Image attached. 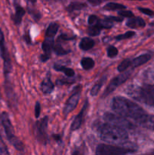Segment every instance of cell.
<instances>
[{"instance_id":"cell-16","label":"cell","mask_w":154,"mask_h":155,"mask_svg":"<svg viewBox=\"0 0 154 155\" xmlns=\"http://www.w3.org/2000/svg\"><path fill=\"white\" fill-rule=\"evenodd\" d=\"M146 25V23L143 21L142 18H129L128 21H126V26L129 28L131 29H137L140 28V27H143Z\"/></svg>"},{"instance_id":"cell-21","label":"cell","mask_w":154,"mask_h":155,"mask_svg":"<svg viewBox=\"0 0 154 155\" xmlns=\"http://www.w3.org/2000/svg\"><path fill=\"white\" fill-rule=\"evenodd\" d=\"M54 69L56 71H60V72H63L65 75L66 76L69 78H71V77H73L74 75H75V71L74 70H72V68H67L66 66H63V65L60 64H55L54 65Z\"/></svg>"},{"instance_id":"cell-2","label":"cell","mask_w":154,"mask_h":155,"mask_svg":"<svg viewBox=\"0 0 154 155\" xmlns=\"http://www.w3.org/2000/svg\"><path fill=\"white\" fill-rule=\"evenodd\" d=\"M98 132L101 140L107 143H124L128 139L127 130L107 123L100 124Z\"/></svg>"},{"instance_id":"cell-19","label":"cell","mask_w":154,"mask_h":155,"mask_svg":"<svg viewBox=\"0 0 154 155\" xmlns=\"http://www.w3.org/2000/svg\"><path fill=\"white\" fill-rule=\"evenodd\" d=\"M53 51H54V53H55L57 55H60V56L65 55V54L70 52V49L64 48V47L62 45V41L60 40L59 39H57V42H56V44H54Z\"/></svg>"},{"instance_id":"cell-8","label":"cell","mask_w":154,"mask_h":155,"mask_svg":"<svg viewBox=\"0 0 154 155\" xmlns=\"http://www.w3.org/2000/svg\"><path fill=\"white\" fill-rule=\"evenodd\" d=\"M48 117H44L41 120H38L34 125V135L36 139L40 143L46 145L48 142V135H47V128H48Z\"/></svg>"},{"instance_id":"cell-43","label":"cell","mask_w":154,"mask_h":155,"mask_svg":"<svg viewBox=\"0 0 154 155\" xmlns=\"http://www.w3.org/2000/svg\"><path fill=\"white\" fill-rule=\"evenodd\" d=\"M2 98V93H1V90H0V99Z\"/></svg>"},{"instance_id":"cell-39","label":"cell","mask_w":154,"mask_h":155,"mask_svg":"<svg viewBox=\"0 0 154 155\" xmlns=\"http://www.w3.org/2000/svg\"><path fill=\"white\" fill-rule=\"evenodd\" d=\"M88 2L91 4L92 5H98L101 4L103 1H101V0H88Z\"/></svg>"},{"instance_id":"cell-32","label":"cell","mask_w":154,"mask_h":155,"mask_svg":"<svg viewBox=\"0 0 154 155\" xmlns=\"http://www.w3.org/2000/svg\"><path fill=\"white\" fill-rule=\"evenodd\" d=\"M99 20L100 19L98 18V17H97L96 15H91L88 17V24L90 26L96 25V24L98 23V21H99Z\"/></svg>"},{"instance_id":"cell-38","label":"cell","mask_w":154,"mask_h":155,"mask_svg":"<svg viewBox=\"0 0 154 155\" xmlns=\"http://www.w3.org/2000/svg\"><path fill=\"white\" fill-rule=\"evenodd\" d=\"M71 155H85V150L83 149L82 147H79V148H75V149L72 151Z\"/></svg>"},{"instance_id":"cell-26","label":"cell","mask_w":154,"mask_h":155,"mask_svg":"<svg viewBox=\"0 0 154 155\" xmlns=\"http://www.w3.org/2000/svg\"><path fill=\"white\" fill-rule=\"evenodd\" d=\"M131 64V61L130 59L126 58V59H124L119 65H118V68L117 70L119 72L122 73V72H125Z\"/></svg>"},{"instance_id":"cell-24","label":"cell","mask_w":154,"mask_h":155,"mask_svg":"<svg viewBox=\"0 0 154 155\" xmlns=\"http://www.w3.org/2000/svg\"><path fill=\"white\" fill-rule=\"evenodd\" d=\"M95 61L91 58H83L81 60V65L82 68L85 71H89L95 67Z\"/></svg>"},{"instance_id":"cell-10","label":"cell","mask_w":154,"mask_h":155,"mask_svg":"<svg viewBox=\"0 0 154 155\" xmlns=\"http://www.w3.org/2000/svg\"><path fill=\"white\" fill-rule=\"evenodd\" d=\"M81 91L82 86H77L74 88L72 95L68 98L64 107H63V115L65 117L67 116L76 107L77 104L79 101L80 96H81Z\"/></svg>"},{"instance_id":"cell-18","label":"cell","mask_w":154,"mask_h":155,"mask_svg":"<svg viewBox=\"0 0 154 155\" xmlns=\"http://www.w3.org/2000/svg\"><path fill=\"white\" fill-rule=\"evenodd\" d=\"M87 8V4L82 2H72L66 8L68 12H73L75 11H81Z\"/></svg>"},{"instance_id":"cell-28","label":"cell","mask_w":154,"mask_h":155,"mask_svg":"<svg viewBox=\"0 0 154 155\" xmlns=\"http://www.w3.org/2000/svg\"><path fill=\"white\" fill-rule=\"evenodd\" d=\"M134 35H135V33L134 31H128L126 33H123V34H120L115 36L114 39L116 40H124V39H130V38L133 37Z\"/></svg>"},{"instance_id":"cell-41","label":"cell","mask_w":154,"mask_h":155,"mask_svg":"<svg viewBox=\"0 0 154 155\" xmlns=\"http://www.w3.org/2000/svg\"><path fill=\"white\" fill-rule=\"evenodd\" d=\"M52 137L54 138V139H55L56 141H60V136H59V135H57V134H54L53 135Z\"/></svg>"},{"instance_id":"cell-23","label":"cell","mask_w":154,"mask_h":155,"mask_svg":"<svg viewBox=\"0 0 154 155\" xmlns=\"http://www.w3.org/2000/svg\"><path fill=\"white\" fill-rule=\"evenodd\" d=\"M59 25L56 23H51L48 25V28H47L46 32H45V36L47 37H51L54 38L55 35L57 34V31H58Z\"/></svg>"},{"instance_id":"cell-37","label":"cell","mask_w":154,"mask_h":155,"mask_svg":"<svg viewBox=\"0 0 154 155\" xmlns=\"http://www.w3.org/2000/svg\"><path fill=\"white\" fill-rule=\"evenodd\" d=\"M34 113H35V117L39 118L41 114V104L39 101H37V102L36 103V104H35Z\"/></svg>"},{"instance_id":"cell-12","label":"cell","mask_w":154,"mask_h":155,"mask_svg":"<svg viewBox=\"0 0 154 155\" xmlns=\"http://www.w3.org/2000/svg\"><path fill=\"white\" fill-rule=\"evenodd\" d=\"M4 88H5V92L6 97L8 101L9 104L11 106L14 105L16 104V95L15 92H14L13 86H12L11 82L8 80V78H5L4 83Z\"/></svg>"},{"instance_id":"cell-14","label":"cell","mask_w":154,"mask_h":155,"mask_svg":"<svg viewBox=\"0 0 154 155\" xmlns=\"http://www.w3.org/2000/svg\"><path fill=\"white\" fill-rule=\"evenodd\" d=\"M137 124L143 128L154 131V115L146 114L137 121Z\"/></svg>"},{"instance_id":"cell-42","label":"cell","mask_w":154,"mask_h":155,"mask_svg":"<svg viewBox=\"0 0 154 155\" xmlns=\"http://www.w3.org/2000/svg\"><path fill=\"white\" fill-rule=\"evenodd\" d=\"M145 155H154V150H152V151H149V153H147V154H145Z\"/></svg>"},{"instance_id":"cell-9","label":"cell","mask_w":154,"mask_h":155,"mask_svg":"<svg viewBox=\"0 0 154 155\" xmlns=\"http://www.w3.org/2000/svg\"><path fill=\"white\" fill-rule=\"evenodd\" d=\"M131 74V71H125V73H122L119 75L116 76L115 78H113V80L110 81V83H109L108 86L106 88L105 91L104 92L102 95V98H106V97L108 96L109 95L112 93V92H114L119 86H121L122 84H123L125 81L128 80V79L129 78L130 75Z\"/></svg>"},{"instance_id":"cell-27","label":"cell","mask_w":154,"mask_h":155,"mask_svg":"<svg viewBox=\"0 0 154 155\" xmlns=\"http://www.w3.org/2000/svg\"><path fill=\"white\" fill-rule=\"evenodd\" d=\"M102 29L96 24V25H92L90 26L88 29V34L90 36H96L101 33V31Z\"/></svg>"},{"instance_id":"cell-1","label":"cell","mask_w":154,"mask_h":155,"mask_svg":"<svg viewBox=\"0 0 154 155\" xmlns=\"http://www.w3.org/2000/svg\"><path fill=\"white\" fill-rule=\"evenodd\" d=\"M112 109L118 115L132 119L136 123L145 114L146 111L137 103L122 96H116L112 100Z\"/></svg>"},{"instance_id":"cell-22","label":"cell","mask_w":154,"mask_h":155,"mask_svg":"<svg viewBox=\"0 0 154 155\" xmlns=\"http://www.w3.org/2000/svg\"><path fill=\"white\" fill-rule=\"evenodd\" d=\"M106 80H107V76H104V77H101V78L94 85L90 92V94L91 96H96V95L99 93L101 87H102L103 85L105 83Z\"/></svg>"},{"instance_id":"cell-15","label":"cell","mask_w":154,"mask_h":155,"mask_svg":"<svg viewBox=\"0 0 154 155\" xmlns=\"http://www.w3.org/2000/svg\"><path fill=\"white\" fill-rule=\"evenodd\" d=\"M54 88V85L50 77H47L42 80L40 84V89L44 94H51L53 92Z\"/></svg>"},{"instance_id":"cell-35","label":"cell","mask_w":154,"mask_h":155,"mask_svg":"<svg viewBox=\"0 0 154 155\" xmlns=\"http://www.w3.org/2000/svg\"><path fill=\"white\" fill-rule=\"evenodd\" d=\"M137 9H138L140 12H142V13L144 14V15H148V16H153L154 15L153 11L150 10V9H149V8H146L138 7L137 8Z\"/></svg>"},{"instance_id":"cell-7","label":"cell","mask_w":154,"mask_h":155,"mask_svg":"<svg viewBox=\"0 0 154 155\" xmlns=\"http://www.w3.org/2000/svg\"><path fill=\"white\" fill-rule=\"evenodd\" d=\"M104 119L107 124H110L111 125L116 126L119 128L124 129V130H134L135 128V126L130 122L129 120L120 115L115 114L110 112H106L104 114Z\"/></svg>"},{"instance_id":"cell-31","label":"cell","mask_w":154,"mask_h":155,"mask_svg":"<svg viewBox=\"0 0 154 155\" xmlns=\"http://www.w3.org/2000/svg\"><path fill=\"white\" fill-rule=\"evenodd\" d=\"M27 8H28L29 13H30V15L33 17V19H34L35 21H39V20L41 18V17H42L41 14L39 13V12H38L37 10H36V9H34V8L32 9L31 8H30L29 5H28V7H27Z\"/></svg>"},{"instance_id":"cell-6","label":"cell","mask_w":154,"mask_h":155,"mask_svg":"<svg viewBox=\"0 0 154 155\" xmlns=\"http://www.w3.org/2000/svg\"><path fill=\"white\" fill-rule=\"evenodd\" d=\"M0 56L3 60V73L5 78H8L9 74L12 71V64L10 54L8 50L5 40V36L0 28Z\"/></svg>"},{"instance_id":"cell-13","label":"cell","mask_w":154,"mask_h":155,"mask_svg":"<svg viewBox=\"0 0 154 155\" xmlns=\"http://www.w3.org/2000/svg\"><path fill=\"white\" fill-rule=\"evenodd\" d=\"M14 13L11 15V19L14 25L19 26L22 22V18L25 15L26 12L24 8L16 3H14Z\"/></svg>"},{"instance_id":"cell-3","label":"cell","mask_w":154,"mask_h":155,"mask_svg":"<svg viewBox=\"0 0 154 155\" xmlns=\"http://www.w3.org/2000/svg\"><path fill=\"white\" fill-rule=\"evenodd\" d=\"M126 93L134 100L154 107V85L145 84L142 86H128Z\"/></svg>"},{"instance_id":"cell-25","label":"cell","mask_w":154,"mask_h":155,"mask_svg":"<svg viewBox=\"0 0 154 155\" xmlns=\"http://www.w3.org/2000/svg\"><path fill=\"white\" fill-rule=\"evenodd\" d=\"M126 8V6L124 5L119 4L116 2H109L104 6V9L109 11H115V10H122V9Z\"/></svg>"},{"instance_id":"cell-40","label":"cell","mask_w":154,"mask_h":155,"mask_svg":"<svg viewBox=\"0 0 154 155\" xmlns=\"http://www.w3.org/2000/svg\"><path fill=\"white\" fill-rule=\"evenodd\" d=\"M24 40L27 42V43H31V40H30V36H26L25 35V36H24Z\"/></svg>"},{"instance_id":"cell-33","label":"cell","mask_w":154,"mask_h":155,"mask_svg":"<svg viewBox=\"0 0 154 155\" xmlns=\"http://www.w3.org/2000/svg\"><path fill=\"white\" fill-rule=\"evenodd\" d=\"M119 15H120L122 18H131L134 17V14L131 11H119Z\"/></svg>"},{"instance_id":"cell-20","label":"cell","mask_w":154,"mask_h":155,"mask_svg":"<svg viewBox=\"0 0 154 155\" xmlns=\"http://www.w3.org/2000/svg\"><path fill=\"white\" fill-rule=\"evenodd\" d=\"M95 42L94 39L90 37H84L81 39L79 42V48L83 51H88L92 48L95 45Z\"/></svg>"},{"instance_id":"cell-11","label":"cell","mask_w":154,"mask_h":155,"mask_svg":"<svg viewBox=\"0 0 154 155\" xmlns=\"http://www.w3.org/2000/svg\"><path fill=\"white\" fill-rule=\"evenodd\" d=\"M88 100H86L84 105H83L81 111L77 114V116L75 117L72 124H71V127H70L71 131L72 132V131H75V130H78L81 127V126L82 125L83 120H84V117L85 116L86 112H87L88 110Z\"/></svg>"},{"instance_id":"cell-36","label":"cell","mask_w":154,"mask_h":155,"mask_svg":"<svg viewBox=\"0 0 154 155\" xmlns=\"http://www.w3.org/2000/svg\"><path fill=\"white\" fill-rule=\"evenodd\" d=\"M104 19L107 21H110V22L113 23V22H122L123 21V18H120V17H113V16H109L106 17Z\"/></svg>"},{"instance_id":"cell-34","label":"cell","mask_w":154,"mask_h":155,"mask_svg":"<svg viewBox=\"0 0 154 155\" xmlns=\"http://www.w3.org/2000/svg\"><path fill=\"white\" fill-rule=\"evenodd\" d=\"M75 82V80H72V79H69V77L66 79H60V80H57V84H60V85H64V84H71V83H73Z\"/></svg>"},{"instance_id":"cell-30","label":"cell","mask_w":154,"mask_h":155,"mask_svg":"<svg viewBox=\"0 0 154 155\" xmlns=\"http://www.w3.org/2000/svg\"><path fill=\"white\" fill-rule=\"evenodd\" d=\"M107 56H108L109 58H113L117 56L119 51H118V49L115 46H113V45H110V46H109L108 48H107Z\"/></svg>"},{"instance_id":"cell-29","label":"cell","mask_w":154,"mask_h":155,"mask_svg":"<svg viewBox=\"0 0 154 155\" xmlns=\"http://www.w3.org/2000/svg\"><path fill=\"white\" fill-rule=\"evenodd\" d=\"M0 155H10L8 148L0 135Z\"/></svg>"},{"instance_id":"cell-4","label":"cell","mask_w":154,"mask_h":155,"mask_svg":"<svg viewBox=\"0 0 154 155\" xmlns=\"http://www.w3.org/2000/svg\"><path fill=\"white\" fill-rule=\"evenodd\" d=\"M0 119H1V124L4 128L5 133L7 137L8 141L10 142L11 145L14 147L16 150L21 152H24V145L14 134V129L11 124L10 118H9L8 114L5 111H3L0 115Z\"/></svg>"},{"instance_id":"cell-5","label":"cell","mask_w":154,"mask_h":155,"mask_svg":"<svg viewBox=\"0 0 154 155\" xmlns=\"http://www.w3.org/2000/svg\"><path fill=\"white\" fill-rule=\"evenodd\" d=\"M136 151V149L119 145L101 144L96 148V155H128Z\"/></svg>"},{"instance_id":"cell-17","label":"cell","mask_w":154,"mask_h":155,"mask_svg":"<svg viewBox=\"0 0 154 155\" xmlns=\"http://www.w3.org/2000/svg\"><path fill=\"white\" fill-rule=\"evenodd\" d=\"M150 59H151V54H141V55L138 56V57L133 59L132 61H131V66L133 67V68H137V67H140L141 66V65L146 64V62L149 61Z\"/></svg>"}]
</instances>
